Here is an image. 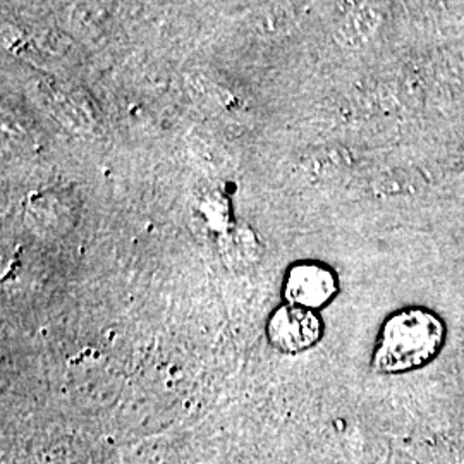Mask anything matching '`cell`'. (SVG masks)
I'll return each mask as SVG.
<instances>
[{
  "mask_svg": "<svg viewBox=\"0 0 464 464\" xmlns=\"http://www.w3.org/2000/svg\"><path fill=\"white\" fill-rule=\"evenodd\" d=\"M446 341L444 322L421 308L392 314L382 327L372 366L379 373H402L431 362Z\"/></svg>",
  "mask_w": 464,
  "mask_h": 464,
  "instance_id": "1",
  "label": "cell"
},
{
  "mask_svg": "<svg viewBox=\"0 0 464 464\" xmlns=\"http://www.w3.org/2000/svg\"><path fill=\"white\" fill-rule=\"evenodd\" d=\"M339 293V277L334 268L316 260H301L287 268L282 296L287 304L306 310H322Z\"/></svg>",
  "mask_w": 464,
  "mask_h": 464,
  "instance_id": "2",
  "label": "cell"
},
{
  "mask_svg": "<svg viewBox=\"0 0 464 464\" xmlns=\"http://www.w3.org/2000/svg\"><path fill=\"white\" fill-rule=\"evenodd\" d=\"M322 334L324 324L316 312L287 303L276 308L266 320V341L282 354H299L314 348Z\"/></svg>",
  "mask_w": 464,
  "mask_h": 464,
  "instance_id": "3",
  "label": "cell"
}]
</instances>
